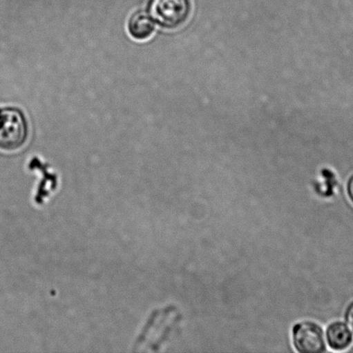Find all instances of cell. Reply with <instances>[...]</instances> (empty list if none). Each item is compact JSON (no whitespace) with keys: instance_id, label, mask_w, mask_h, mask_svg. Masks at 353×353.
<instances>
[{"instance_id":"obj_7","label":"cell","mask_w":353,"mask_h":353,"mask_svg":"<svg viewBox=\"0 0 353 353\" xmlns=\"http://www.w3.org/2000/svg\"><path fill=\"white\" fill-rule=\"evenodd\" d=\"M347 193L353 203V176H351L350 179H349L347 183Z\"/></svg>"},{"instance_id":"obj_3","label":"cell","mask_w":353,"mask_h":353,"mask_svg":"<svg viewBox=\"0 0 353 353\" xmlns=\"http://www.w3.org/2000/svg\"><path fill=\"white\" fill-rule=\"evenodd\" d=\"M293 343L300 353H321L327 350L323 330L312 321H302L295 325Z\"/></svg>"},{"instance_id":"obj_1","label":"cell","mask_w":353,"mask_h":353,"mask_svg":"<svg viewBox=\"0 0 353 353\" xmlns=\"http://www.w3.org/2000/svg\"><path fill=\"white\" fill-rule=\"evenodd\" d=\"M29 126L24 114L16 108L0 110V150L15 152L26 143Z\"/></svg>"},{"instance_id":"obj_6","label":"cell","mask_w":353,"mask_h":353,"mask_svg":"<svg viewBox=\"0 0 353 353\" xmlns=\"http://www.w3.org/2000/svg\"><path fill=\"white\" fill-rule=\"evenodd\" d=\"M345 321L353 332V303L348 307L347 313H345Z\"/></svg>"},{"instance_id":"obj_5","label":"cell","mask_w":353,"mask_h":353,"mask_svg":"<svg viewBox=\"0 0 353 353\" xmlns=\"http://www.w3.org/2000/svg\"><path fill=\"white\" fill-rule=\"evenodd\" d=\"M327 343L335 351H343L352 343V334L349 327L341 321L332 323L327 330Z\"/></svg>"},{"instance_id":"obj_2","label":"cell","mask_w":353,"mask_h":353,"mask_svg":"<svg viewBox=\"0 0 353 353\" xmlns=\"http://www.w3.org/2000/svg\"><path fill=\"white\" fill-rule=\"evenodd\" d=\"M148 12L154 22L165 29L182 26L191 12L189 0H150Z\"/></svg>"},{"instance_id":"obj_4","label":"cell","mask_w":353,"mask_h":353,"mask_svg":"<svg viewBox=\"0 0 353 353\" xmlns=\"http://www.w3.org/2000/svg\"><path fill=\"white\" fill-rule=\"evenodd\" d=\"M128 31L136 40H145L151 37L155 31V22L149 13L140 10L130 17Z\"/></svg>"}]
</instances>
